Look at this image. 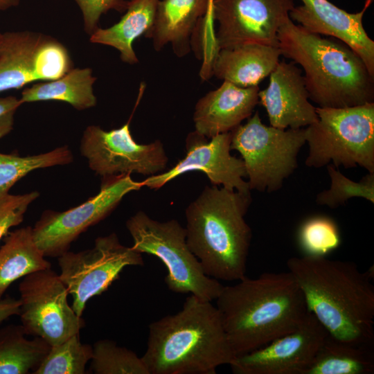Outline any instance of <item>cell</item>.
I'll list each match as a JSON object with an SVG mask.
<instances>
[{
  "mask_svg": "<svg viewBox=\"0 0 374 374\" xmlns=\"http://www.w3.org/2000/svg\"><path fill=\"white\" fill-rule=\"evenodd\" d=\"M287 267L330 336L373 348V267L361 272L353 262L306 256L290 258Z\"/></svg>",
  "mask_w": 374,
  "mask_h": 374,
  "instance_id": "6da1fadb",
  "label": "cell"
},
{
  "mask_svg": "<svg viewBox=\"0 0 374 374\" xmlns=\"http://www.w3.org/2000/svg\"><path fill=\"white\" fill-rule=\"evenodd\" d=\"M1 33H0V39H1Z\"/></svg>",
  "mask_w": 374,
  "mask_h": 374,
  "instance_id": "74e56055",
  "label": "cell"
},
{
  "mask_svg": "<svg viewBox=\"0 0 374 374\" xmlns=\"http://www.w3.org/2000/svg\"><path fill=\"white\" fill-rule=\"evenodd\" d=\"M247 119L231 131V150L240 154L251 190L277 191L298 167V154L306 143L305 128L265 125L258 112Z\"/></svg>",
  "mask_w": 374,
  "mask_h": 374,
  "instance_id": "ba28073f",
  "label": "cell"
},
{
  "mask_svg": "<svg viewBox=\"0 0 374 374\" xmlns=\"http://www.w3.org/2000/svg\"><path fill=\"white\" fill-rule=\"evenodd\" d=\"M297 240L303 256L310 257H326L341 244L337 224L325 215L306 219L299 229Z\"/></svg>",
  "mask_w": 374,
  "mask_h": 374,
  "instance_id": "f546056e",
  "label": "cell"
},
{
  "mask_svg": "<svg viewBox=\"0 0 374 374\" xmlns=\"http://www.w3.org/2000/svg\"><path fill=\"white\" fill-rule=\"evenodd\" d=\"M204 17L206 23H213L210 0H159L145 37L152 39L156 51L171 44L175 53L183 56L189 52L193 34Z\"/></svg>",
  "mask_w": 374,
  "mask_h": 374,
  "instance_id": "ffe728a7",
  "label": "cell"
},
{
  "mask_svg": "<svg viewBox=\"0 0 374 374\" xmlns=\"http://www.w3.org/2000/svg\"><path fill=\"white\" fill-rule=\"evenodd\" d=\"M19 292V316L27 335L39 337L54 346L80 333L84 327V320L68 303L66 287L51 267L23 277Z\"/></svg>",
  "mask_w": 374,
  "mask_h": 374,
  "instance_id": "8fae6325",
  "label": "cell"
},
{
  "mask_svg": "<svg viewBox=\"0 0 374 374\" xmlns=\"http://www.w3.org/2000/svg\"><path fill=\"white\" fill-rule=\"evenodd\" d=\"M67 48L55 38L30 30L0 39V93L36 81L59 78L73 69Z\"/></svg>",
  "mask_w": 374,
  "mask_h": 374,
  "instance_id": "7c38bea8",
  "label": "cell"
},
{
  "mask_svg": "<svg viewBox=\"0 0 374 374\" xmlns=\"http://www.w3.org/2000/svg\"><path fill=\"white\" fill-rule=\"evenodd\" d=\"M294 7L292 0H213L217 51L249 43L278 47V30Z\"/></svg>",
  "mask_w": 374,
  "mask_h": 374,
  "instance_id": "5bb4252c",
  "label": "cell"
},
{
  "mask_svg": "<svg viewBox=\"0 0 374 374\" xmlns=\"http://www.w3.org/2000/svg\"><path fill=\"white\" fill-rule=\"evenodd\" d=\"M211 1V8H212V4H213V0H210Z\"/></svg>",
  "mask_w": 374,
  "mask_h": 374,
  "instance_id": "8d00e7d4",
  "label": "cell"
},
{
  "mask_svg": "<svg viewBox=\"0 0 374 374\" xmlns=\"http://www.w3.org/2000/svg\"><path fill=\"white\" fill-rule=\"evenodd\" d=\"M80 151L90 169L102 177L132 173L149 177L163 172L168 161L160 140L149 144L136 142L130 122L109 131L89 125L83 132Z\"/></svg>",
  "mask_w": 374,
  "mask_h": 374,
  "instance_id": "4fadbf2b",
  "label": "cell"
},
{
  "mask_svg": "<svg viewBox=\"0 0 374 374\" xmlns=\"http://www.w3.org/2000/svg\"><path fill=\"white\" fill-rule=\"evenodd\" d=\"M328 335L308 312L296 329L258 349L235 356L229 365L235 374H303Z\"/></svg>",
  "mask_w": 374,
  "mask_h": 374,
  "instance_id": "9a60e30c",
  "label": "cell"
},
{
  "mask_svg": "<svg viewBox=\"0 0 374 374\" xmlns=\"http://www.w3.org/2000/svg\"><path fill=\"white\" fill-rule=\"evenodd\" d=\"M96 78L90 68H73L62 77L39 82L27 87L21 92V103L46 100L67 103L81 111L96 106V97L93 84Z\"/></svg>",
  "mask_w": 374,
  "mask_h": 374,
  "instance_id": "cb8c5ba5",
  "label": "cell"
},
{
  "mask_svg": "<svg viewBox=\"0 0 374 374\" xmlns=\"http://www.w3.org/2000/svg\"><path fill=\"white\" fill-rule=\"evenodd\" d=\"M373 373V348L343 342L328 335L303 374Z\"/></svg>",
  "mask_w": 374,
  "mask_h": 374,
  "instance_id": "d4e9b609",
  "label": "cell"
},
{
  "mask_svg": "<svg viewBox=\"0 0 374 374\" xmlns=\"http://www.w3.org/2000/svg\"><path fill=\"white\" fill-rule=\"evenodd\" d=\"M39 196L38 191L0 195V241L12 227L20 224L28 206Z\"/></svg>",
  "mask_w": 374,
  "mask_h": 374,
  "instance_id": "1f68e13d",
  "label": "cell"
},
{
  "mask_svg": "<svg viewBox=\"0 0 374 374\" xmlns=\"http://www.w3.org/2000/svg\"><path fill=\"white\" fill-rule=\"evenodd\" d=\"M89 371L95 374H149L141 357L109 339H100L93 344Z\"/></svg>",
  "mask_w": 374,
  "mask_h": 374,
  "instance_id": "f1b7e54d",
  "label": "cell"
},
{
  "mask_svg": "<svg viewBox=\"0 0 374 374\" xmlns=\"http://www.w3.org/2000/svg\"><path fill=\"white\" fill-rule=\"evenodd\" d=\"M143 186L130 174L103 177L98 193L84 203L62 212L44 211L33 227L35 243L45 257L60 256L80 234L107 217L127 194Z\"/></svg>",
  "mask_w": 374,
  "mask_h": 374,
  "instance_id": "30bf717a",
  "label": "cell"
},
{
  "mask_svg": "<svg viewBox=\"0 0 374 374\" xmlns=\"http://www.w3.org/2000/svg\"><path fill=\"white\" fill-rule=\"evenodd\" d=\"M21 325L0 329V374H28L39 366L51 345L39 337L27 339Z\"/></svg>",
  "mask_w": 374,
  "mask_h": 374,
  "instance_id": "484cf974",
  "label": "cell"
},
{
  "mask_svg": "<svg viewBox=\"0 0 374 374\" xmlns=\"http://www.w3.org/2000/svg\"><path fill=\"white\" fill-rule=\"evenodd\" d=\"M159 0L128 1L125 14L118 22L97 29L90 35V42L112 46L120 53L121 60L128 64L139 62L133 49L134 40L151 29Z\"/></svg>",
  "mask_w": 374,
  "mask_h": 374,
  "instance_id": "7402d4cb",
  "label": "cell"
},
{
  "mask_svg": "<svg viewBox=\"0 0 374 374\" xmlns=\"http://www.w3.org/2000/svg\"><path fill=\"white\" fill-rule=\"evenodd\" d=\"M251 195L206 186L185 211L186 242L206 275L240 280L246 275L251 229L244 216Z\"/></svg>",
  "mask_w": 374,
  "mask_h": 374,
  "instance_id": "5b68a950",
  "label": "cell"
},
{
  "mask_svg": "<svg viewBox=\"0 0 374 374\" xmlns=\"http://www.w3.org/2000/svg\"><path fill=\"white\" fill-rule=\"evenodd\" d=\"M134 250L157 257L167 268L165 282L179 294H190L205 301L215 300L224 285L208 276L190 249L186 229L176 220L159 222L139 211L126 222Z\"/></svg>",
  "mask_w": 374,
  "mask_h": 374,
  "instance_id": "52a82bcc",
  "label": "cell"
},
{
  "mask_svg": "<svg viewBox=\"0 0 374 374\" xmlns=\"http://www.w3.org/2000/svg\"><path fill=\"white\" fill-rule=\"evenodd\" d=\"M51 267L28 226L9 232L0 247V299L10 285L39 269Z\"/></svg>",
  "mask_w": 374,
  "mask_h": 374,
  "instance_id": "603a6c76",
  "label": "cell"
},
{
  "mask_svg": "<svg viewBox=\"0 0 374 374\" xmlns=\"http://www.w3.org/2000/svg\"><path fill=\"white\" fill-rule=\"evenodd\" d=\"M21 301L19 299L7 296L0 299V325L8 318L19 315Z\"/></svg>",
  "mask_w": 374,
  "mask_h": 374,
  "instance_id": "e575fe53",
  "label": "cell"
},
{
  "mask_svg": "<svg viewBox=\"0 0 374 374\" xmlns=\"http://www.w3.org/2000/svg\"><path fill=\"white\" fill-rule=\"evenodd\" d=\"M73 161L72 152L67 145L57 147L48 152L26 157L17 153L0 152V195L9 193L18 181L33 170L65 166Z\"/></svg>",
  "mask_w": 374,
  "mask_h": 374,
  "instance_id": "4316f807",
  "label": "cell"
},
{
  "mask_svg": "<svg viewBox=\"0 0 374 374\" xmlns=\"http://www.w3.org/2000/svg\"><path fill=\"white\" fill-rule=\"evenodd\" d=\"M234 357L216 306L190 294L177 313L149 325L141 359L149 374H214Z\"/></svg>",
  "mask_w": 374,
  "mask_h": 374,
  "instance_id": "3957f363",
  "label": "cell"
},
{
  "mask_svg": "<svg viewBox=\"0 0 374 374\" xmlns=\"http://www.w3.org/2000/svg\"><path fill=\"white\" fill-rule=\"evenodd\" d=\"M281 55L303 69L312 102L323 108L374 103V75L344 42L310 33L288 17L278 32Z\"/></svg>",
  "mask_w": 374,
  "mask_h": 374,
  "instance_id": "277c9868",
  "label": "cell"
},
{
  "mask_svg": "<svg viewBox=\"0 0 374 374\" xmlns=\"http://www.w3.org/2000/svg\"><path fill=\"white\" fill-rule=\"evenodd\" d=\"M141 255L112 233L98 237L91 249L57 257L59 276L72 296L75 314L82 317L88 301L106 291L125 267L143 265Z\"/></svg>",
  "mask_w": 374,
  "mask_h": 374,
  "instance_id": "9c48e42d",
  "label": "cell"
},
{
  "mask_svg": "<svg viewBox=\"0 0 374 374\" xmlns=\"http://www.w3.org/2000/svg\"><path fill=\"white\" fill-rule=\"evenodd\" d=\"M289 12L290 18L307 31L335 38L351 48L374 75V41L363 26V17L373 0H365L362 9L348 12L328 0H301Z\"/></svg>",
  "mask_w": 374,
  "mask_h": 374,
  "instance_id": "e0dca14e",
  "label": "cell"
},
{
  "mask_svg": "<svg viewBox=\"0 0 374 374\" xmlns=\"http://www.w3.org/2000/svg\"><path fill=\"white\" fill-rule=\"evenodd\" d=\"M293 62L279 61L269 75L267 88L258 92L271 126L279 129H300L318 120L310 101L302 71Z\"/></svg>",
  "mask_w": 374,
  "mask_h": 374,
  "instance_id": "ac0fdd59",
  "label": "cell"
},
{
  "mask_svg": "<svg viewBox=\"0 0 374 374\" xmlns=\"http://www.w3.org/2000/svg\"><path fill=\"white\" fill-rule=\"evenodd\" d=\"M318 120L305 127L308 167L361 166L374 173V103L344 108L317 107Z\"/></svg>",
  "mask_w": 374,
  "mask_h": 374,
  "instance_id": "8992f818",
  "label": "cell"
},
{
  "mask_svg": "<svg viewBox=\"0 0 374 374\" xmlns=\"http://www.w3.org/2000/svg\"><path fill=\"white\" fill-rule=\"evenodd\" d=\"M259 91L258 86L240 87L223 81L196 103L195 131L207 139L232 131L251 116L259 103Z\"/></svg>",
  "mask_w": 374,
  "mask_h": 374,
  "instance_id": "d6986e66",
  "label": "cell"
},
{
  "mask_svg": "<svg viewBox=\"0 0 374 374\" xmlns=\"http://www.w3.org/2000/svg\"><path fill=\"white\" fill-rule=\"evenodd\" d=\"M81 10L84 30L91 35L99 27L100 17L114 10L120 12L126 10L128 1L126 0H74Z\"/></svg>",
  "mask_w": 374,
  "mask_h": 374,
  "instance_id": "d6a6232c",
  "label": "cell"
},
{
  "mask_svg": "<svg viewBox=\"0 0 374 374\" xmlns=\"http://www.w3.org/2000/svg\"><path fill=\"white\" fill-rule=\"evenodd\" d=\"M21 105L20 99L14 96L0 97V139L12 130L15 113Z\"/></svg>",
  "mask_w": 374,
  "mask_h": 374,
  "instance_id": "836d02e7",
  "label": "cell"
},
{
  "mask_svg": "<svg viewBox=\"0 0 374 374\" xmlns=\"http://www.w3.org/2000/svg\"><path fill=\"white\" fill-rule=\"evenodd\" d=\"M238 281L224 286L215 299L235 357L294 330L305 319V299L290 271Z\"/></svg>",
  "mask_w": 374,
  "mask_h": 374,
  "instance_id": "7a4b0ae2",
  "label": "cell"
},
{
  "mask_svg": "<svg viewBox=\"0 0 374 374\" xmlns=\"http://www.w3.org/2000/svg\"><path fill=\"white\" fill-rule=\"evenodd\" d=\"M280 50L258 43L220 49L211 64V75L238 87L258 86L279 62Z\"/></svg>",
  "mask_w": 374,
  "mask_h": 374,
  "instance_id": "44dd1931",
  "label": "cell"
},
{
  "mask_svg": "<svg viewBox=\"0 0 374 374\" xmlns=\"http://www.w3.org/2000/svg\"><path fill=\"white\" fill-rule=\"evenodd\" d=\"M20 0H0V11L17 6Z\"/></svg>",
  "mask_w": 374,
  "mask_h": 374,
  "instance_id": "d590c367",
  "label": "cell"
},
{
  "mask_svg": "<svg viewBox=\"0 0 374 374\" xmlns=\"http://www.w3.org/2000/svg\"><path fill=\"white\" fill-rule=\"evenodd\" d=\"M93 355V346L82 343L80 333L50 350L33 374H84Z\"/></svg>",
  "mask_w": 374,
  "mask_h": 374,
  "instance_id": "83f0119b",
  "label": "cell"
},
{
  "mask_svg": "<svg viewBox=\"0 0 374 374\" xmlns=\"http://www.w3.org/2000/svg\"><path fill=\"white\" fill-rule=\"evenodd\" d=\"M231 132L209 139L194 131L186 139V155L172 168L142 181L143 186L158 189L172 179L190 171H202L213 185L243 193H249L244 161L232 156Z\"/></svg>",
  "mask_w": 374,
  "mask_h": 374,
  "instance_id": "2e32d148",
  "label": "cell"
},
{
  "mask_svg": "<svg viewBox=\"0 0 374 374\" xmlns=\"http://www.w3.org/2000/svg\"><path fill=\"white\" fill-rule=\"evenodd\" d=\"M326 168L330 186L317 194L318 205L336 208L353 197H362L374 204V173L368 172L357 182L346 177L332 164L327 165Z\"/></svg>",
  "mask_w": 374,
  "mask_h": 374,
  "instance_id": "4dcf8cb0",
  "label": "cell"
}]
</instances>
